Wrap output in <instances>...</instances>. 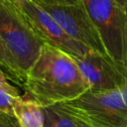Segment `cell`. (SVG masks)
Returning <instances> with one entry per match:
<instances>
[{
    "mask_svg": "<svg viewBox=\"0 0 127 127\" xmlns=\"http://www.w3.org/2000/svg\"><path fill=\"white\" fill-rule=\"evenodd\" d=\"M24 84L43 107L75 99L90 89L74 59L48 44L27 70Z\"/></svg>",
    "mask_w": 127,
    "mask_h": 127,
    "instance_id": "cell-1",
    "label": "cell"
},
{
    "mask_svg": "<svg viewBox=\"0 0 127 127\" xmlns=\"http://www.w3.org/2000/svg\"><path fill=\"white\" fill-rule=\"evenodd\" d=\"M86 127L127 126V86L87 90L75 99L56 104Z\"/></svg>",
    "mask_w": 127,
    "mask_h": 127,
    "instance_id": "cell-2",
    "label": "cell"
},
{
    "mask_svg": "<svg viewBox=\"0 0 127 127\" xmlns=\"http://www.w3.org/2000/svg\"><path fill=\"white\" fill-rule=\"evenodd\" d=\"M0 38L26 77L27 70L38 58L44 43L12 0H0Z\"/></svg>",
    "mask_w": 127,
    "mask_h": 127,
    "instance_id": "cell-3",
    "label": "cell"
},
{
    "mask_svg": "<svg viewBox=\"0 0 127 127\" xmlns=\"http://www.w3.org/2000/svg\"><path fill=\"white\" fill-rule=\"evenodd\" d=\"M109 58L127 73V28L124 7L116 0H81Z\"/></svg>",
    "mask_w": 127,
    "mask_h": 127,
    "instance_id": "cell-4",
    "label": "cell"
},
{
    "mask_svg": "<svg viewBox=\"0 0 127 127\" xmlns=\"http://www.w3.org/2000/svg\"><path fill=\"white\" fill-rule=\"evenodd\" d=\"M13 2L18 6L34 33L44 44L58 48L71 57L84 55L91 50L69 37L58 22L37 3L31 0H16Z\"/></svg>",
    "mask_w": 127,
    "mask_h": 127,
    "instance_id": "cell-5",
    "label": "cell"
},
{
    "mask_svg": "<svg viewBox=\"0 0 127 127\" xmlns=\"http://www.w3.org/2000/svg\"><path fill=\"white\" fill-rule=\"evenodd\" d=\"M37 4L48 12L69 37L93 51L108 56L101 38L82 3L77 5Z\"/></svg>",
    "mask_w": 127,
    "mask_h": 127,
    "instance_id": "cell-6",
    "label": "cell"
},
{
    "mask_svg": "<svg viewBox=\"0 0 127 127\" xmlns=\"http://www.w3.org/2000/svg\"><path fill=\"white\" fill-rule=\"evenodd\" d=\"M90 90H110L127 86V73L108 56L90 50L84 55L72 57Z\"/></svg>",
    "mask_w": 127,
    "mask_h": 127,
    "instance_id": "cell-7",
    "label": "cell"
},
{
    "mask_svg": "<svg viewBox=\"0 0 127 127\" xmlns=\"http://www.w3.org/2000/svg\"><path fill=\"white\" fill-rule=\"evenodd\" d=\"M13 114L20 127H44L43 106L34 99L15 97Z\"/></svg>",
    "mask_w": 127,
    "mask_h": 127,
    "instance_id": "cell-8",
    "label": "cell"
},
{
    "mask_svg": "<svg viewBox=\"0 0 127 127\" xmlns=\"http://www.w3.org/2000/svg\"><path fill=\"white\" fill-rule=\"evenodd\" d=\"M44 109V127H86L84 124L64 112L58 105L46 106Z\"/></svg>",
    "mask_w": 127,
    "mask_h": 127,
    "instance_id": "cell-9",
    "label": "cell"
},
{
    "mask_svg": "<svg viewBox=\"0 0 127 127\" xmlns=\"http://www.w3.org/2000/svg\"><path fill=\"white\" fill-rule=\"evenodd\" d=\"M0 67L7 75L8 78L14 80L17 83H25V75L16 65L8 51L5 48L4 43L0 38Z\"/></svg>",
    "mask_w": 127,
    "mask_h": 127,
    "instance_id": "cell-10",
    "label": "cell"
},
{
    "mask_svg": "<svg viewBox=\"0 0 127 127\" xmlns=\"http://www.w3.org/2000/svg\"><path fill=\"white\" fill-rule=\"evenodd\" d=\"M17 96H13L3 90H0V112L14 117L13 114V102Z\"/></svg>",
    "mask_w": 127,
    "mask_h": 127,
    "instance_id": "cell-11",
    "label": "cell"
},
{
    "mask_svg": "<svg viewBox=\"0 0 127 127\" xmlns=\"http://www.w3.org/2000/svg\"><path fill=\"white\" fill-rule=\"evenodd\" d=\"M0 90H3L13 96H20L18 89L8 81V77L1 69V67H0Z\"/></svg>",
    "mask_w": 127,
    "mask_h": 127,
    "instance_id": "cell-12",
    "label": "cell"
},
{
    "mask_svg": "<svg viewBox=\"0 0 127 127\" xmlns=\"http://www.w3.org/2000/svg\"><path fill=\"white\" fill-rule=\"evenodd\" d=\"M35 3H45L50 5H77L81 4V0H31Z\"/></svg>",
    "mask_w": 127,
    "mask_h": 127,
    "instance_id": "cell-13",
    "label": "cell"
},
{
    "mask_svg": "<svg viewBox=\"0 0 127 127\" xmlns=\"http://www.w3.org/2000/svg\"><path fill=\"white\" fill-rule=\"evenodd\" d=\"M0 127H20L16 118L12 117L8 120H0Z\"/></svg>",
    "mask_w": 127,
    "mask_h": 127,
    "instance_id": "cell-14",
    "label": "cell"
},
{
    "mask_svg": "<svg viewBox=\"0 0 127 127\" xmlns=\"http://www.w3.org/2000/svg\"><path fill=\"white\" fill-rule=\"evenodd\" d=\"M10 118H12V116H9L7 114H4V113L0 112V120H8Z\"/></svg>",
    "mask_w": 127,
    "mask_h": 127,
    "instance_id": "cell-15",
    "label": "cell"
},
{
    "mask_svg": "<svg viewBox=\"0 0 127 127\" xmlns=\"http://www.w3.org/2000/svg\"><path fill=\"white\" fill-rule=\"evenodd\" d=\"M124 11H125V17H126V28H127V0L124 5Z\"/></svg>",
    "mask_w": 127,
    "mask_h": 127,
    "instance_id": "cell-16",
    "label": "cell"
},
{
    "mask_svg": "<svg viewBox=\"0 0 127 127\" xmlns=\"http://www.w3.org/2000/svg\"><path fill=\"white\" fill-rule=\"evenodd\" d=\"M122 7H124V5H125V2H126V0H116Z\"/></svg>",
    "mask_w": 127,
    "mask_h": 127,
    "instance_id": "cell-17",
    "label": "cell"
},
{
    "mask_svg": "<svg viewBox=\"0 0 127 127\" xmlns=\"http://www.w3.org/2000/svg\"><path fill=\"white\" fill-rule=\"evenodd\" d=\"M12 1H16V0H12Z\"/></svg>",
    "mask_w": 127,
    "mask_h": 127,
    "instance_id": "cell-18",
    "label": "cell"
},
{
    "mask_svg": "<svg viewBox=\"0 0 127 127\" xmlns=\"http://www.w3.org/2000/svg\"><path fill=\"white\" fill-rule=\"evenodd\" d=\"M126 127H127V126H126Z\"/></svg>",
    "mask_w": 127,
    "mask_h": 127,
    "instance_id": "cell-19",
    "label": "cell"
}]
</instances>
